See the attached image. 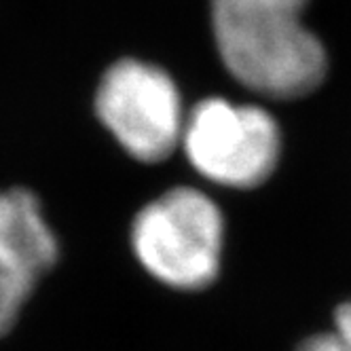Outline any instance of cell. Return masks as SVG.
Listing matches in <instances>:
<instances>
[{"mask_svg":"<svg viewBox=\"0 0 351 351\" xmlns=\"http://www.w3.org/2000/svg\"><path fill=\"white\" fill-rule=\"evenodd\" d=\"M307 0H212L218 56L231 77L271 99L315 91L328 72L319 38L300 21Z\"/></svg>","mask_w":351,"mask_h":351,"instance_id":"1","label":"cell"},{"mask_svg":"<svg viewBox=\"0 0 351 351\" xmlns=\"http://www.w3.org/2000/svg\"><path fill=\"white\" fill-rule=\"evenodd\" d=\"M224 216L214 199L191 186H173L146 204L132 224L138 263L176 290H204L220 271Z\"/></svg>","mask_w":351,"mask_h":351,"instance_id":"2","label":"cell"},{"mask_svg":"<svg viewBox=\"0 0 351 351\" xmlns=\"http://www.w3.org/2000/svg\"><path fill=\"white\" fill-rule=\"evenodd\" d=\"M180 146L206 180L229 189H256L280 163L282 134L263 106L206 97L186 114Z\"/></svg>","mask_w":351,"mask_h":351,"instance_id":"3","label":"cell"},{"mask_svg":"<svg viewBox=\"0 0 351 351\" xmlns=\"http://www.w3.org/2000/svg\"><path fill=\"white\" fill-rule=\"evenodd\" d=\"M95 112L121 148L142 163L165 161L182 142V97L169 74L142 60L112 64L95 93Z\"/></svg>","mask_w":351,"mask_h":351,"instance_id":"4","label":"cell"},{"mask_svg":"<svg viewBox=\"0 0 351 351\" xmlns=\"http://www.w3.org/2000/svg\"><path fill=\"white\" fill-rule=\"evenodd\" d=\"M58 258L60 243L38 197L28 189L0 191V265L36 284Z\"/></svg>","mask_w":351,"mask_h":351,"instance_id":"5","label":"cell"},{"mask_svg":"<svg viewBox=\"0 0 351 351\" xmlns=\"http://www.w3.org/2000/svg\"><path fill=\"white\" fill-rule=\"evenodd\" d=\"M34 282L0 265V337H5L17 324L23 305L34 292Z\"/></svg>","mask_w":351,"mask_h":351,"instance_id":"6","label":"cell"},{"mask_svg":"<svg viewBox=\"0 0 351 351\" xmlns=\"http://www.w3.org/2000/svg\"><path fill=\"white\" fill-rule=\"evenodd\" d=\"M298 351H351V343L343 339L337 330L319 332L300 343Z\"/></svg>","mask_w":351,"mask_h":351,"instance_id":"7","label":"cell"},{"mask_svg":"<svg viewBox=\"0 0 351 351\" xmlns=\"http://www.w3.org/2000/svg\"><path fill=\"white\" fill-rule=\"evenodd\" d=\"M335 330L351 343V300L335 311Z\"/></svg>","mask_w":351,"mask_h":351,"instance_id":"8","label":"cell"}]
</instances>
